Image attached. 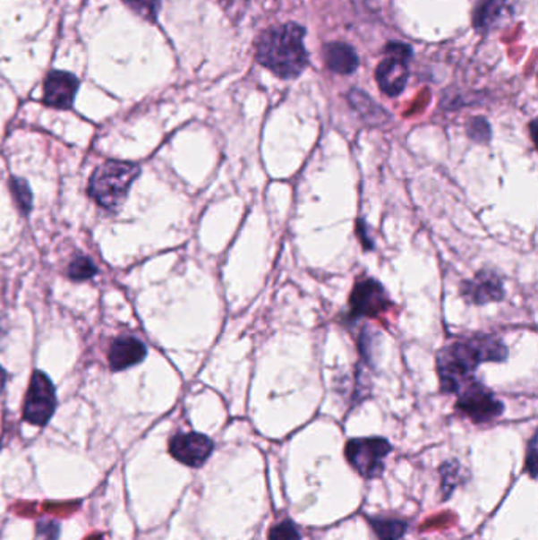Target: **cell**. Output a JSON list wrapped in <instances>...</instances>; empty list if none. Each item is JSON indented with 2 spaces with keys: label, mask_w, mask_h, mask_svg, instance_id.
Masks as SVG:
<instances>
[{
  "label": "cell",
  "mask_w": 538,
  "mask_h": 540,
  "mask_svg": "<svg viewBox=\"0 0 538 540\" xmlns=\"http://www.w3.org/2000/svg\"><path fill=\"white\" fill-rule=\"evenodd\" d=\"M508 349L502 341L488 335H475L455 341L438 354V373L440 387L447 394H457L461 387L471 382L472 374L480 364L502 362Z\"/></svg>",
  "instance_id": "6da1fadb"
},
{
  "label": "cell",
  "mask_w": 538,
  "mask_h": 540,
  "mask_svg": "<svg viewBox=\"0 0 538 540\" xmlns=\"http://www.w3.org/2000/svg\"><path fill=\"white\" fill-rule=\"evenodd\" d=\"M303 40L305 29L295 22L270 27L260 37L256 59L279 78H297L308 64Z\"/></svg>",
  "instance_id": "7a4b0ae2"
},
{
  "label": "cell",
  "mask_w": 538,
  "mask_h": 540,
  "mask_svg": "<svg viewBox=\"0 0 538 540\" xmlns=\"http://www.w3.org/2000/svg\"><path fill=\"white\" fill-rule=\"evenodd\" d=\"M140 174V167L130 161H107L93 173L89 194L98 206L115 212L125 202L128 192Z\"/></svg>",
  "instance_id": "3957f363"
},
{
  "label": "cell",
  "mask_w": 538,
  "mask_h": 540,
  "mask_svg": "<svg viewBox=\"0 0 538 540\" xmlns=\"http://www.w3.org/2000/svg\"><path fill=\"white\" fill-rule=\"evenodd\" d=\"M392 452V444L384 438H355L347 441L345 447L346 460L365 477L374 479L384 471V461Z\"/></svg>",
  "instance_id": "277c9868"
},
{
  "label": "cell",
  "mask_w": 538,
  "mask_h": 540,
  "mask_svg": "<svg viewBox=\"0 0 538 540\" xmlns=\"http://www.w3.org/2000/svg\"><path fill=\"white\" fill-rule=\"evenodd\" d=\"M413 57V49L405 43L392 41L386 47V59L376 68V81L384 94L397 97L405 90L409 80L407 62Z\"/></svg>",
  "instance_id": "5b68a950"
},
{
  "label": "cell",
  "mask_w": 538,
  "mask_h": 540,
  "mask_svg": "<svg viewBox=\"0 0 538 540\" xmlns=\"http://www.w3.org/2000/svg\"><path fill=\"white\" fill-rule=\"evenodd\" d=\"M458 392L457 409L474 424H488L504 413L502 401H499L491 390L475 380L461 387Z\"/></svg>",
  "instance_id": "8992f818"
},
{
  "label": "cell",
  "mask_w": 538,
  "mask_h": 540,
  "mask_svg": "<svg viewBox=\"0 0 538 540\" xmlns=\"http://www.w3.org/2000/svg\"><path fill=\"white\" fill-rule=\"evenodd\" d=\"M56 389L47 374L37 370L27 389L22 417L37 427H45L56 411Z\"/></svg>",
  "instance_id": "52a82bcc"
},
{
  "label": "cell",
  "mask_w": 538,
  "mask_h": 540,
  "mask_svg": "<svg viewBox=\"0 0 538 540\" xmlns=\"http://www.w3.org/2000/svg\"><path fill=\"white\" fill-rule=\"evenodd\" d=\"M351 318H374L378 314L384 313L392 305V302L387 296L386 289L372 279H363L357 281L354 287L351 299Z\"/></svg>",
  "instance_id": "ba28073f"
},
{
  "label": "cell",
  "mask_w": 538,
  "mask_h": 540,
  "mask_svg": "<svg viewBox=\"0 0 538 540\" xmlns=\"http://www.w3.org/2000/svg\"><path fill=\"white\" fill-rule=\"evenodd\" d=\"M169 452L186 467H200L213 452V441L201 433H179L169 442Z\"/></svg>",
  "instance_id": "9c48e42d"
},
{
  "label": "cell",
  "mask_w": 538,
  "mask_h": 540,
  "mask_svg": "<svg viewBox=\"0 0 538 540\" xmlns=\"http://www.w3.org/2000/svg\"><path fill=\"white\" fill-rule=\"evenodd\" d=\"M80 81L74 74L54 70L47 74L43 87V103L56 109H70L78 94Z\"/></svg>",
  "instance_id": "30bf717a"
},
{
  "label": "cell",
  "mask_w": 538,
  "mask_h": 540,
  "mask_svg": "<svg viewBox=\"0 0 538 540\" xmlns=\"http://www.w3.org/2000/svg\"><path fill=\"white\" fill-rule=\"evenodd\" d=\"M461 294L467 302L475 305H485L490 302L504 299V283L498 274L491 270H483L467 280L461 287Z\"/></svg>",
  "instance_id": "8fae6325"
},
{
  "label": "cell",
  "mask_w": 538,
  "mask_h": 540,
  "mask_svg": "<svg viewBox=\"0 0 538 540\" xmlns=\"http://www.w3.org/2000/svg\"><path fill=\"white\" fill-rule=\"evenodd\" d=\"M147 347L142 341L133 337H124L113 343L109 349V365L114 372H122L133 367L146 359Z\"/></svg>",
  "instance_id": "7c38bea8"
},
{
  "label": "cell",
  "mask_w": 538,
  "mask_h": 540,
  "mask_svg": "<svg viewBox=\"0 0 538 540\" xmlns=\"http://www.w3.org/2000/svg\"><path fill=\"white\" fill-rule=\"evenodd\" d=\"M324 59L327 67L335 73L351 74L359 68V56L353 47L341 41H333L324 47Z\"/></svg>",
  "instance_id": "4fadbf2b"
},
{
  "label": "cell",
  "mask_w": 538,
  "mask_h": 540,
  "mask_svg": "<svg viewBox=\"0 0 538 540\" xmlns=\"http://www.w3.org/2000/svg\"><path fill=\"white\" fill-rule=\"evenodd\" d=\"M508 12V0H482L474 12V26L490 29Z\"/></svg>",
  "instance_id": "5bb4252c"
},
{
  "label": "cell",
  "mask_w": 538,
  "mask_h": 540,
  "mask_svg": "<svg viewBox=\"0 0 538 540\" xmlns=\"http://www.w3.org/2000/svg\"><path fill=\"white\" fill-rule=\"evenodd\" d=\"M370 525L379 540H399L405 536L406 529H407V521L401 520V519L374 517V519H370Z\"/></svg>",
  "instance_id": "9a60e30c"
},
{
  "label": "cell",
  "mask_w": 538,
  "mask_h": 540,
  "mask_svg": "<svg viewBox=\"0 0 538 540\" xmlns=\"http://www.w3.org/2000/svg\"><path fill=\"white\" fill-rule=\"evenodd\" d=\"M347 99L351 101V105L359 111L360 116H363L366 120H371V122L386 120V111L380 109L376 103H372L371 99L363 92L353 90L351 94L347 95Z\"/></svg>",
  "instance_id": "2e32d148"
},
{
  "label": "cell",
  "mask_w": 538,
  "mask_h": 540,
  "mask_svg": "<svg viewBox=\"0 0 538 540\" xmlns=\"http://www.w3.org/2000/svg\"><path fill=\"white\" fill-rule=\"evenodd\" d=\"M67 274L72 280H89V279H92L93 275L97 274V267L87 256L80 254L70 262Z\"/></svg>",
  "instance_id": "e0dca14e"
},
{
  "label": "cell",
  "mask_w": 538,
  "mask_h": 540,
  "mask_svg": "<svg viewBox=\"0 0 538 540\" xmlns=\"http://www.w3.org/2000/svg\"><path fill=\"white\" fill-rule=\"evenodd\" d=\"M126 7L140 14L141 18L155 22L160 12L161 0H124Z\"/></svg>",
  "instance_id": "ac0fdd59"
},
{
  "label": "cell",
  "mask_w": 538,
  "mask_h": 540,
  "mask_svg": "<svg viewBox=\"0 0 538 540\" xmlns=\"http://www.w3.org/2000/svg\"><path fill=\"white\" fill-rule=\"evenodd\" d=\"M10 187H12L13 200L18 209H20L22 214H29V210L32 207V193H30L29 185H27L24 180L14 179L13 177L12 182H10Z\"/></svg>",
  "instance_id": "d6986e66"
},
{
  "label": "cell",
  "mask_w": 538,
  "mask_h": 540,
  "mask_svg": "<svg viewBox=\"0 0 538 540\" xmlns=\"http://www.w3.org/2000/svg\"><path fill=\"white\" fill-rule=\"evenodd\" d=\"M302 534L293 520H283L272 527L269 533V540H300Z\"/></svg>",
  "instance_id": "ffe728a7"
},
{
  "label": "cell",
  "mask_w": 538,
  "mask_h": 540,
  "mask_svg": "<svg viewBox=\"0 0 538 540\" xmlns=\"http://www.w3.org/2000/svg\"><path fill=\"white\" fill-rule=\"evenodd\" d=\"M467 134H469V138L472 141L486 142V141H490V138H491V128H490V124L483 117H475L467 125Z\"/></svg>",
  "instance_id": "44dd1931"
},
{
  "label": "cell",
  "mask_w": 538,
  "mask_h": 540,
  "mask_svg": "<svg viewBox=\"0 0 538 540\" xmlns=\"http://www.w3.org/2000/svg\"><path fill=\"white\" fill-rule=\"evenodd\" d=\"M60 527L56 521L41 520L37 525V540H57Z\"/></svg>",
  "instance_id": "7402d4cb"
},
{
  "label": "cell",
  "mask_w": 538,
  "mask_h": 540,
  "mask_svg": "<svg viewBox=\"0 0 538 540\" xmlns=\"http://www.w3.org/2000/svg\"><path fill=\"white\" fill-rule=\"evenodd\" d=\"M535 436L531 440V446H529V460H527V467H529V473L532 477H535V457H537V449H535Z\"/></svg>",
  "instance_id": "603a6c76"
},
{
  "label": "cell",
  "mask_w": 538,
  "mask_h": 540,
  "mask_svg": "<svg viewBox=\"0 0 538 540\" xmlns=\"http://www.w3.org/2000/svg\"><path fill=\"white\" fill-rule=\"evenodd\" d=\"M5 381H7V374H5V370L0 367V392H2V389L5 386Z\"/></svg>",
  "instance_id": "cb8c5ba5"
}]
</instances>
